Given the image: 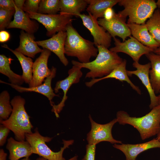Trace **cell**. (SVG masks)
I'll list each match as a JSON object with an SVG mask.
<instances>
[{"label":"cell","mask_w":160,"mask_h":160,"mask_svg":"<svg viewBox=\"0 0 160 160\" xmlns=\"http://www.w3.org/2000/svg\"><path fill=\"white\" fill-rule=\"evenodd\" d=\"M96 47L98 53L94 60L86 63L73 60L71 61L73 65L89 70L86 73L85 78H100L106 76L123 61V59L117 53L110 51L108 48L101 45Z\"/></svg>","instance_id":"1"},{"label":"cell","mask_w":160,"mask_h":160,"mask_svg":"<svg viewBox=\"0 0 160 160\" xmlns=\"http://www.w3.org/2000/svg\"><path fill=\"white\" fill-rule=\"evenodd\" d=\"M118 122L123 125H130L140 133L143 140L157 135L160 127V105L154 107L141 117H131L124 111H118L116 114Z\"/></svg>","instance_id":"2"},{"label":"cell","mask_w":160,"mask_h":160,"mask_svg":"<svg viewBox=\"0 0 160 160\" xmlns=\"http://www.w3.org/2000/svg\"><path fill=\"white\" fill-rule=\"evenodd\" d=\"M10 103L13 108L12 112L7 119L0 121V124L13 132L16 140H25V134L32 133L33 128L30 117L25 108V100L20 96H16Z\"/></svg>","instance_id":"3"},{"label":"cell","mask_w":160,"mask_h":160,"mask_svg":"<svg viewBox=\"0 0 160 160\" xmlns=\"http://www.w3.org/2000/svg\"><path fill=\"white\" fill-rule=\"evenodd\" d=\"M67 37L65 44V53L67 56L77 57L79 62L83 63L90 62L92 57H96L97 48L93 42L82 37L73 27L72 23L66 28Z\"/></svg>","instance_id":"4"},{"label":"cell","mask_w":160,"mask_h":160,"mask_svg":"<svg viewBox=\"0 0 160 160\" xmlns=\"http://www.w3.org/2000/svg\"><path fill=\"white\" fill-rule=\"evenodd\" d=\"M118 4L124 8L117 13L126 20L128 17V24L145 23L157 8L154 0H120Z\"/></svg>","instance_id":"5"},{"label":"cell","mask_w":160,"mask_h":160,"mask_svg":"<svg viewBox=\"0 0 160 160\" xmlns=\"http://www.w3.org/2000/svg\"><path fill=\"white\" fill-rule=\"evenodd\" d=\"M52 138L41 135L37 128L34 132L25 135V139L30 144L33 153L37 154L47 160H66L63 156L64 151L69 145H72L74 140H63V146L59 151L55 152L46 143L50 141Z\"/></svg>","instance_id":"6"},{"label":"cell","mask_w":160,"mask_h":160,"mask_svg":"<svg viewBox=\"0 0 160 160\" xmlns=\"http://www.w3.org/2000/svg\"><path fill=\"white\" fill-rule=\"evenodd\" d=\"M30 17L42 24L47 30L46 35L52 37L60 31H66L67 25L74 19L71 15L61 14H43L38 13L26 12Z\"/></svg>","instance_id":"7"},{"label":"cell","mask_w":160,"mask_h":160,"mask_svg":"<svg viewBox=\"0 0 160 160\" xmlns=\"http://www.w3.org/2000/svg\"><path fill=\"white\" fill-rule=\"evenodd\" d=\"M91 124V129L87 135L88 144L95 145L103 141L112 144H122V142L114 139L112 134V129L114 124L118 122L116 118L105 124H98L95 121L89 114V116Z\"/></svg>","instance_id":"8"},{"label":"cell","mask_w":160,"mask_h":160,"mask_svg":"<svg viewBox=\"0 0 160 160\" xmlns=\"http://www.w3.org/2000/svg\"><path fill=\"white\" fill-rule=\"evenodd\" d=\"M113 39L115 46L109 50L116 53L121 52L125 53L135 62H138L143 55H146L154 50L143 45L132 36L122 42L116 37Z\"/></svg>","instance_id":"9"},{"label":"cell","mask_w":160,"mask_h":160,"mask_svg":"<svg viewBox=\"0 0 160 160\" xmlns=\"http://www.w3.org/2000/svg\"><path fill=\"white\" fill-rule=\"evenodd\" d=\"M80 14L78 17L81 19L84 25L90 31L93 38L95 46H103L108 48L111 46L112 37L102 26L98 23L97 19L90 14Z\"/></svg>","instance_id":"10"},{"label":"cell","mask_w":160,"mask_h":160,"mask_svg":"<svg viewBox=\"0 0 160 160\" xmlns=\"http://www.w3.org/2000/svg\"><path fill=\"white\" fill-rule=\"evenodd\" d=\"M80 67L73 65L68 71V76L65 79L58 81L54 88L55 93L59 92V90H63V95L61 101L57 105H54L52 106L51 111L54 113L57 118L59 117V114L65 106V103L67 99V92L71 86L73 84L77 83L80 81L83 73Z\"/></svg>","instance_id":"11"},{"label":"cell","mask_w":160,"mask_h":160,"mask_svg":"<svg viewBox=\"0 0 160 160\" xmlns=\"http://www.w3.org/2000/svg\"><path fill=\"white\" fill-rule=\"evenodd\" d=\"M51 54V51L43 48L39 56L33 63L32 67L33 77L29 84V87H35L42 84L45 79L50 76L51 73V69L47 66L48 61Z\"/></svg>","instance_id":"12"},{"label":"cell","mask_w":160,"mask_h":160,"mask_svg":"<svg viewBox=\"0 0 160 160\" xmlns=\"http://www.w3.org/2000/svg\"><path fill=\"white\" fill-rule=\"evenodd\" d=\"M126 20L124 19L115 13L113 18L110 20L107 21L104 18L98 19L99 24L103 27L113 38L118 36L121 38L122 41L126 40L128 37L131 36V31Z\"/></svg>","instance_id":"13"},{"label":"cell","mask_w":160,"mask_h":160,"mask_svg":"<svg viewBox=\"0 0 160 160\" xmlns=\"http://www.w3.org/2000/svg\"><path fill=\"white\" fill-rule=\"evenodd\" d=\"M66 31H60L47 39L36 41L38 45L54 53L65 66L69 62L65 56V44L67 37Z\"/></svg>","instance_id":"14"},{"label":"cell","mask_w":160,"mask_h":160,"mask_svg":"<svg viewBox=\"0 0 160 160\" xmlns=\"http://www.w3.org/2000/svg\"><path fill=\"white\" fill-rule=\"evenodd\" d=\"M132 66L136 70L127 71L128 75L131 76L135 75L141 80L148 93L151 101L149 107L150 109H152L158 105V103L157 97L152 88L150 79L149 72L151 67L150 63L143 65L140 64L139 62H134Z\"/></svg>","instance_id":"15"},{"label":"cell","mask_w":160,"mask_h":160,"mask_svg":"<svg viewBox=\"0 0 160 160\" xmlns=\"http://www.w3.org/2000/svg\"><path fill=\"white\" fill-rule=\"evenodd\" d=\"M51 73L50 76L47 77L42 84L35 87H25L11 83H8L1 80L0 83H4L10 86L17 91L20 92H33L39 93L47 97L49 101L50 104L52 106L54 104L52 102V100L55 97H59L54 92L51 86L52 81L56 76L57 69L54 66H52L51 69Z\"/></svg>","instance_id":"16"},{"label":"cell","mask_w":160,"mask_h":160,"mask_svg":"<svg viewBox=\"0 0 160 160\" xmlns=\"http://www.w3.org/2000/svg\"><path fill=\"white\" fill-rule=\"evenodd\" d=\"M114 148L122 151L126 157L125 160H136L139 154L146 150L160 148V141L154 138L148 142L137 144H114Z\"/></svg>","instance_id":"17"},{"label":"cell","mask_w":160,"mask_h":160,"mask_svg":"<svg viewBox=\"0 0 160 160\" xmlns=\"http://www.w3.org/2000/svg\"><path fill=\"white\" fill-rule=\"evenodd\" d=\"M15 12L14 19L7 28H19L32 34L37 32L39 28V23L35 20H31L28 13L18 9L15 5Z\"/></svg>","instance_id":"18"},{"label":"cell","mask_w":160,"mask_h":160,"mask_svg":"<svg viewBox=\"0 0 160 160\" xmlns=\"http://www.w3.org/2000/svg\"><path fill=\"white\" fill-rule=\"evenodd\" d=\"M127 60L124 59L122 62L117 66L108 75L100 78L92 79L90 81L86 82L85 84L87 87H92L97 82L107 79L114 78L121 82L125 81L128 83L132 89L137 93L141 94V90L139 87L135 85L130 80L127 73L126 69Z\"/></svg>","instance_id":"19"},{"label":"cell","mask_w":160,"mask_h":160,"mask_svg":"<svg viewBox=\"0 0 160 160\" xmlns=\"http://www.w3.org/2000/svg\"><path fill=\"white\" fill-rule=\"evenodd\" d=\"M6 148L9 152L10 160H19L23 157L29 158L33 154L31 145L27 141H18L10 137L7 140Z\"/></svg>","instance_id":"20"},{"label":"cell","mask_w":160,"mask_h":160,"mask_svg":"<svg viewBox=\"0 0 160 160\" xmlns=\"http://www.w3.org/2000/svg\"><path fill=\"white\" fill-rule=\"evenodd\" d=\"M19 38V45L15 49L17 51L33 58L36 54L43 51V49L39 47L36 41H35V38L34 34L27 33L22 30Z\"/></svg>","instance_id":"21"},{"label":"cell","mask_w":160,"mask_h":160,"mask_svg":"<svg viewBox=\"0 0 160 160\" xmlns=\"http://www.w3.org/2000/svg\"><path fill=\"white\" fill-rule=\"evenodd\" d=\"M127 24L132 36L143 45L153 50L159 47L160 44L153 38L149 33L146 23L141 24Z\"/></svg>","instance_id":"22"},{"label":"cell","mask_w":160,"mask_h":160,"mask_svg":"<svg viewBox=\"0 0 160 160\" xmlns=\"http://www.w3.org/2000/svg\"><path fill=\"white\" fill-rule=\"evenodd\" d=\"M145 55L151 64L149 74L151 86L155 94L160 93V55L152 52Z\"/></svg>","instance_id":"23"},{"label":"cell","mask_w":160,"mask_h":160,"mask_svg":"<svg viewBox=\"0 0 160 160\" xmlns=\"http://www.w3.org/2000/svg\"><path fill=\"white\" fill-rule=\"evenodd\" d=\"M87 10L97 19L103 18L104 12L108 8L118 4L120 0H86Z\"/></svg>","instance_id":"24"},{"label":"cell","mask_w":160,"mask_h":160,"mask_svg":"<svg viewBox=\"0 0 160 160\" xmlns=\"http://www.w3.org/2000/svg\"><path fill=\"white\" fill-rule=\"evenodd\" d=\"M86 0H60V13L78 17L87 7Z\"/></svg>","instance_id":"25"},{"label":"cell","mask_w":160,"mask_h":160,"mask_svg":"<svg viewBox=\"0 0 160 160\" xmlns=\"http://www.w3.org/2000/svg\"><path fill=\"white\" fill-rule=\"evenodd\" d=\"M1 47L9 50L17 58L23 70L22 78L25 82L29 84L33 77L32 67L33 63L32 59L30 57L25 56L15 50L9 48L6 44H4Z\"/></svg>","instance_id":"26"},{"label":"cell","mask_w":160,"mask_h":160,"mask_svg":"<svg viewBox=\"0 0 160 160\" xmlns=\"http://www.w3.org/2000/svg\"><path fill=\"white\" fill-rule=\"evenodd\" d=\"M13 59L5 55H0V73L9 78L11 84L20 86L24 82L22 75L17 74L11 69L10 65Z\"/></svg>","instance_id":"27"},{"label":"cell","mask_w":160,"mask_h":160,"mask_svg":"<svg viewBox=\"0 0 160 160\" xmlns=\"http://www.w3.org/2000/svg\"><path fill=\"white\" fill-rule=\"evenodd\" d=\"M148 31L154 39L160 44V10H155L146 23Z\"/></svg>","instance_id":"28"},{"label":"cell","mask_w":160,"mask_h":160,"mask_svg":"<svg viewBox=\"0 0 160 160\" xmlns=\"http://www.w3.org/2000/svg\"><path fill=\"white\" fill-rule=\"evenodd\" d=\"M10 100L9 94L7 90L0 94V121L7 119L12 111V107Z\"/></svg>","instance_id":"29"},{"label":"cell","mask_w":160,"mask_h":160,"mask_svg":"<svg viewBox=\"0 0 160 160\" xmlns=\"http://www.w3.org/2000/svg\"><path fill=\"white\" fill-rule=\"evenodd\" d=\"M60 11V0H41L38 13L43 14L55 15Z\"/></svg>","instance_id":"30"},{"label":"cell","mask_w":160,"mask_h":160,"mask_svg":"<svg viewBox=\"0 0 160 160\" xmlns=\"http://www.w3.org/2000/svg\"><path fill=\"white\" fill-rule=\"evenodd\" d=\"M15 12V9L7 10L0 8V30H4L7 28L10 23L13 15Z\"/></svg>","instance_id":"31"},{"label":"cell","mask_w":160,"mask_h":160,"mask_svg":"<svg viewBox=\"0 0 160 160\" xmlns=\"http://www.w3.org/2000/svg\"><path fill=\"white\" fill-rule=\"evenodd\" d=\"M41 0H26L24 3L23 11L25 12L38 13Z\"/></svg>","instance_id":"32"},{"label":"cell","mask_w":160,"mask_h":160,"mask_svg":"<svg viewBox=\"0 0 160 160\" xmlns=\"http://www.w3.org/2000/svg\"><path fill=\"white\" fill-rule=\"evenodd\" d=\"M95 145L87 144L86 146V153L82 160H95Z\"/></svg>","instance_id":"33"},{"label":"cell","mask_w":160,"mask_h":160,"mask_svg":"<svg viewBox=\"0 0 160 160\" xmlns=\"http://www.w3.org/2000/svg\"><path fill=\"white\" fill-rule=\"evenodd\" d=\"M10 129L4 125H0V145L3 146L6 143Z\"/></svg>","instance_id":"34"},{"label":"cell","mask_w":160,"mask_h":160,"mask_svg":"<svg viewBox=\"0 0 160 160\" xmlns=\"http://www.w3.org/2000/svg\"><path fill=\"white\" fill-rule=\"evenodd\" d=\"M0 8L7 10L15 9V8L14 0H0Z\"/></svg>","instance_id":"35"},{"label":"cell","mask_w":160,"mask_h":160,"mask_svg":"<svg viewBox=\"0 0 160 160\" xmlns=\"http://www.w3.org/2000/svg\"><path fill=\"white\" fill-rule=\"evenodd\" d=\"M115 13L112 8H108L104 12L103 18L107 21L110 20L113 18Z\"/></svg>","instance_id":"36"},{"label":"cell","mask_w":160,"mask_h":160,"mask_svg":"<svg viewBox=\"0 0 160 160\" xmlns=\"http://www.w3.org/2000/svg\"><path fill=\"white\" fill-rule=\"evenodd\" d=\"M10 38L9 33L7 31L2 30L0 32V42H4L8 41Z\"/></svg>","instance_id":"37"},{"label":"cell","mask_w":160,"mask_h":160,"mask_svg":"<svg viewBox=\"0 0 160 160\" xmlns=\"http://www.w3.org/2000/svg\"><path fill=\"white\" fill-rule=\"evenodd\" d=\"M25 1V0H15V5L18 9L23 10Z\"/></svg>","instance_id":"38"},{"label":"cell","mask_w":160,"mask_h":160,"mask_svg":"<svg viewBox=\"0 0 160 160\" xmlns=\"http://www.w3.org/2000/svg\"><path fill=\"white\" fill-rule=\"evenodd\" d=\"M7 154L3 149H0V160H6Z\"/></svg>","instance_id":"39"},{"label":"cell","mask_w":160,"mask_h":160,"mask_svg":"<svg viewBox=\"0 0 160 160\" xmlns=\"http://www.w3.org/2000/svg\"><path fill=\"white\" fill-rule=\"evenodd\" d=\"M36 160H47L42 157L40 156L39 157L37 158L36 159ZM68 160H78V156H75Z\"/></svg>","instance_id":"40"},{"label":"cell","mask_w":160,"mask_h":160,"mask_svg":"<svg viewBox=\"0 0 160 160\" xmlns=\"http://www.w3.org/2000/svg\"><path fill=\"white\" fill-rule=\"evenodd\" d=\"M153 52L156 54L160 55V47L154 50Z\"/></svg>","instance_id":"41"},{"label":"cell","mask_w":160,"mask_h":160,"mask_svg":"<svg viewBox=\"0 0 160 160\" xmlns=\"http://www.w3.org/2000/svg\"><path fill=\"white\" fill-rule=\"evenodd\" d=\"M156 4L157 6V9L160 10V0H158L156 2Z\"/></svg>","instance_id":"42"},{"label":"cell","mask_w":160,"mask_h":160,"mask_svg":"<svg viewBox=\"0 0 160 160\" xmlns=\"http://www.w3.org/2000/svg\"><path fill=\"white\" fill-rule=\"evenodd\" d=\"M157 137L156 138L160 141V127L159 131L157 134Z\"/></svg>","instance_id":"43"},{"label":"cell","mask_w":160,"mask_h":160,"mask_svg":"<svg viewBox=\"0 0 160 160\" xmlns=\"http://www.w3.org/2000/svg\"><path fill=\"white\" fill-rule=\"evenodd\" d=\"M158 105H160V93L159 95L157 96Z\"/></svg>","instance_id":"44"},{"label":"cell","mask_w":160,"mask_h":160,"mask_svg":"<svg viewBox=\"0 0 160 160\" xmlns=\"http://www.w3.org/2000/svg\"><path fill=\"white\" fill-rule=\"evenodd\" d=\"M20 160H30L29 158H24V159Z\"/></svg>","instance_id":"45"}]
</instances>
